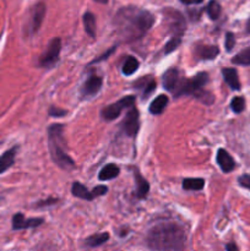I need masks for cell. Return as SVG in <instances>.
I'll list each match as a JSON object with an SVG mask.
<instances>
[{
	"instance_id": "8d00e7d4",
	"label": "cell",
	"mask_w": 250,
	"mask_h": 251,
	"mask_svg": "<svg viewBox=\"0 0 250 251\" xmlns=\"http://www.w3.org/2000/svg\"><path fill=\"white\" fill-rule=\"evenodd\" d=\"M247 29H248V32H249V33H250V20H249V21H248V25H247Z\"/></svg>"
},
{
	"instance_id": "9a60e30c",
	"label": "cell",
	"mask_w": 250,
	"mask_h": 251,
	"mask_svg": "<svg viewBox=\"0 0 250 251\" xmlns=\"http://www.w3.org/2000/svg\"><path fill=\"white\" fill-rule=\"evenodd\" d=\"M135 87L140 88V90L142 91V97L147 98L154 90H156L157 83L154 78L149 76V77H142L141 80L137 81V82L135 83Z\"/></svg>"
},
{
	"instance_id": "8fae6325",
	"label": "cell",
	"mask_w": 250,
	"mask_h": 251,
	"mask_svg": "<svg viewBox=\"0 0 250 251\" xmlns=\"http://www.w3.org/2000/svg\"><path fill=\"white\" fill-rule=\"evenodd\" d=\"M43 223L42 218H25L22 213H17L12 218V228L15 230L27 229V228H34L38 227Z\"/></svg>"
},
{
	"instance_id": "6da1fadb",
	"label": "cell",
	"mask_w": 250,
	"mask_h": 251,
	"mask_svg": "<svg viewBox=\"0 0 250 251\" xmlns=\"http://www.w3.org/2000/svg\"><path fill=\"white\" fill-rule=\"evenodd\" d=\"M153 25V16L149 11L136 6H125L117 12L114 26L118 33L126 42L137 41L149 32Z\"/></svg>"
},
{
	"instance_id": "ac0fdd59",
	"label": "cell",
	"mask_w": 250,
	"mask_h": 251,
	"mask_svg": "<svg viewBox=\"0 0 250 251\" xmlns=\"http://www.w3.org/2000/svg\"><path fill=\"white\" fill-rule=\"evenodd\" d=\"M167 104H168V97L166 95H159L150 104V112L154 115L161 114L164 110V108L167 107Z\"/></svg>"
},
{
	"instance_id": "f1b7e54d",
	"label": "cell",
	"mask_w": 250,
	"mask_h": 251,
	"mask_svg": "<svg viewBox=\"0 0 250 251\" xmlns=\"http://www.w3.org/2000/svg\"><path fill=\"white\" fill-rule=\"evenodd\" d=\"M181 43V38L179 36H174L173 38L171 39V41L168 42V43L166 44V48H164V53L168 54L171 53V51L175 50L176 48L179 47V44Z\"/></svg>"
},
{
	"instance_id": "2e32d148",
	"label": "cell",
	"mask_w": 250,
	"mask_h": 251,
	"mask_svg": "<svg viewBox=\"0 0 250 251\" xmlns=\"http://www.w3.org/2000/svg\"><path fill=\"white\" fill-rule=\"evenodd\" d=\"M222 75L223 78H225V82L229 85V87L232 90H240V82H239V77H238V73L235 69L232 68H225L222 70Z\"/></svg>"
},
{
	"instance_id": "9c48e42d",
	"label": "cell",
	"mask_w": 250,
	"mask_h": 251,
	"mask_svg": "<svg viewBox=\"0 0 250 251\" xmlns=\"http://www.w3.org/2000/svg\"><path fill=\"white\" fill-rule=\"evenodd\" d=\"M123 129H124L125 134L129 135V136H136L137 131L140 129V115L139 110L136 108H131L127 112L126 117L123 122Z\"/></svg>"
},
{
	"instance_id": "4dcf8cb0",
	"label": "cell",
	"mask_w": 250,
	"mask_h": 251,
	"mask_svg": "<svg viewBox=\"0 0 250 251\" xmlns=\"http://www.w3.org/2000/svg\"><path fill=\"white\" fill-rule=\"evenodd\" d=\"M65 114L66 110L64 109H59V108L55 107H50V109H49V115H50V117H64Z\"/></svg>"
},
{
	"instance_id": "4fadbf2b",
	"label": "cell",
	"mask_w": 250,
	"mask_h": 251,
	"mask_svg": "<svg viewBox=\"0 0 250 251\" xmlns=\"http://www.w3.org/2000/svg\"><path fill=\"white\" fill-rule=\"evenodd\" d=\"M216 159H217V163L218 166H220V168L222 169L225 173H230V172L235 168L234 159H233V157L230 156L225 150L223 149L218 150Z\"/></svg>"
},
{
	"instance_id": "484cf974",
	"label": "cell",
	"mask_w": 250,
	"mask_h": 251,
	"mask_svg": "<svg viewBox=\"0 0 250 251\" xmlns=\"http://www.w3.org/2000/svg\"><path fill=\"white\" fill-rule=\"evenodd\" d=\"M232 63L237 64V65L250 66V47L249 48L243 49L242 51H239V53L232 59Z\"/></svg>"
},
{
	"instance_id": "603a6c76",
	"label": "cell",
	"mask_w": 250,
	"mask_h": 251,
	"mask_svg": "<svg viewBox=\"0 0 250 251\" xmlns=\"http://www.w3.org/2000/svg\"><path fill=\"white\" fill-rule=\"evenodd\" d=\"M205 186V180L200 178H188L183 180V189L185 190L198 191Z\"/></svg>"
},
{
	"instance_id": "d6a6232c",
	"label": "cell",
	"mask_w": 250,
	"mask_h": 251,
	"mask_svg": "<svg viewBox=\"0 0 250 251\" xmlns=\"http://www.w3.org/2000/svg\"><path fill=\"white\" fill-rule=\"evenodd\" d=\"M180 1L185 5H191V4H200V2H202L203 0H180Z\"/></svg>"
},
{
	"instance_id": "f546056e",
	"label": "cell",
	"mask_w": 250,
	"mask_h": 251,
	"mask_svg": "<svg viewBox=\"0 0 250 251\" xmlns=\"http://www.w3.org/2000/svg\"><path fill=\"white\" fill-rule=\"evenodd\" d=\"M234 44H235L234 34L228 32V33L225 34V49H227L228 51H230L233 49V47H234Z\"/></svg>"
},
{
	"instance_id": "5bb4252c",
	"label": "cell",
	"mask_w": 250,
	"mask_h": 251,
	"mask_svg": "<svg viewBox=\"0 0 250 251\" xmlns=\"http://www.w3.org/2000/svg\"><path fill=\"white\" fill-rule=\"evenodd\" d=\"M220 53V49L216 46H198L195 48V58L200 60H211L215 59Z\"/></svg>"
},
{
	"instance_id": "ba28073f",
	"label": "cell",
	"mask_w": 250,
	"mask_h": 251,
	"mask_svg": "<svg viewBox=\"0 0 250 251\" xmlns=\"http://www.w3.org/2000/svg\"><path fill=\"white\" fill-rule=\"evenodd\" d=\"M44 15H46V5L43 2H38L37 5H34L33 9L31 10V14H29V20L27 21L26 25V33L27 34H33L41 27L42 22H43Z\"/></svg>"
},
{
	"instance_id": "7c38bea8",
	"label": "cell",
	"mask_w": 250,
	"mask_h": 251,
	"mask_svg": "<svg viewBox=\"0 0 250 251\" xmlns=\"http://www.w3.org/2000/svg\"><path fill=\"white\" fill-rule=\"evenodd\" d=\"M100 87H102V78L93 75L91 77H88L83 82V85L81 86V95H82L83 98L92 97V96L97 95Z\"/></svg>"
},
{
	"instance_id": "277c9868",
	"label": "cell",
	"mask_w": 250,
	"mask_h": 251,
	"mask_svg": "<svg viewBox=\"0 0 250 251\" xmlns=\"http://www.w3.org/2000/svg\"><path fill=\"white\" fill-rule=\"evenodd\" d=\"M208 81V75L206 73H199L191 78H184L183 85H181L180 90L175 95V97H180V96H190L196 95L203 85H206Z\"/></svg>"
},
{
	"instance_id": "e575fe53",
	"label": "cell",
	"mask_w": 250,
	"mask_h": 251,
	"mask_svg": "<svg viewBox=\"0 0 250 251\" xmlns=\"http://www.w3.org/2000/svg\"><path fill=\"white\" fill-rule=\"evenodd\" d=\"M225 250H228V251H229V250H238V247H237V245H234V244H233V243H232V244L225 245Z\"/></svg>"
},
{
	"instance_id": "e0dca14e",
	"label": "cell",
	"mask_w": 250,
	"mask_h": 251,
	"mask_svg": "<svg viewBox=\"0 0 250 251\" xmlns=\"http://www.w3.org/2000/svg\"><path fill=\"white\" fill-rule=\"evenodd\" d=\"M16 151L17 147H12V149L4 152L2 156H0V174L4 173L5 171H7L14 164L15 157H16Z\"/></svg>"
},
{
	"instance_id": "44dd1931",
	"label": "cell",
	"mask_w": 250,
	"mask_h": 251,
	"mask_svg": "<svg viewBox=\"0 0 250 251\" xmlns=\"http://www.w3.org/2000/svg\"><path fill=\"white\" fill-rule=\"evenodd\" d=\"M135 179H136V196L139 199H145L147 196V194H149V190H150V185L149 183H147L146 179L144 178V176H140L139 173L135 174Z\"/></svg>"
},
{
	"instance_id": "ffe728a7",
	"label": "cell",
	"mask_w": 250,
	"mask_h": 251,
	"mask_svg": "<svg viewBox=\"0 0 250 251\" xmlns=\"http://www.w3.org/2000/svg\"><path fill=\"white\" fill-rule=\"evenodd\" d=\"M119 167L115 166V164H108L104 168H102V171L100 172V180H110V179H114L119 176Z\"/></svg>"
},
{
	"instance_id": "52a82bcc",
	"label": "cell",
	"mask_w": 250,
	"mask_h": 251,
	"mask_svg": "<svg viewBox=\"0 0 250 251\" xmlns=\"http://www.w3.org/2000/svg\"><path fill=\"white\" fill-rule=\"evenodd\" d=\"M184 75L181 71L176 68H172L167 70L163 75V86L167 91L174 93V96L180 90L184 81Z\"/></svg>"
},
{
	"instance_id": "1f68e13d",
	"label": "cell",
	"mask_w": 250,
	"mask_h": 251,
	"mask_svg": "<svg viewBox=\"0 0 250 251\" xmlns=\"http://www.w3.org/2000/svg\"><path fill=\"white\" fill-rule=\"evenodd\" d=\"M238 181H239L240 185L244 186V188L249 189V190H250V176H239Z\"/></svg>"
},
{
	"instance_id": "83f0119b",
	"label": "cell",
	"mask_w": 250,
	"mask_h": 251,
	"mask_svg": "<svg viewBox=\"0 0 250 251\" xmlns=\"http://www.w3.org/2000/svg\"><path fill=\"white\" fill-rule=\"evenodd\" d=\"M230 108H232L233 112L239 114L245 109V100L243 97L233 98L232 102H230Z\"/></svg>"
},
{
	"instance_id": "4316f807",
	"label": "cell",
	"mask_w": 250,
	"mask_h": 251,
	"mask_svg": "<svg viewBox=\"0 0 250 251\" xmlns=\"http://www.w3.org/2000/svg\"><path fill=\"white\" fill-rule=\"evenodd\" d=\"M206 11H207L208 16L212 20H217L221 15V5L217 0H211L208 2L207 7H206Z\"/></svg>"
},
{
	"instance_id": "3957f363",
	"label": "cell",
	"mask_w": 250,
	"mask_h": 251,
	"mask_svg": "<svg viewBox=\"0 0 250 251\" xmlns=\"http://www.w3.org/2000/svg\"><path fill=\"white\" fill-rule=\"evenodd\" d=\"M64 126L61 124H53L48 127V147L51 159L59 168L64 171H71L75 168V163L69 157L65 150L64 139Z\"/></svg>"
},
{
	"instance_id": "30bf717a",
	"label": "cell",
	"mask_w": 250,
	"mask_h": 251,
	"mask_svg": "<svg viewBox=\"0 0 250 251\" xmlns=\"http://www.w3.org/2000/svg\"><path fill=\"white\" fill-rule=\"evenodd\" d=\"M167 12V16H168V26L171 32H173L174 36L180 37L183 34V32L185 31V21H184V17L181 16L180 12L175 11V10H169L171 14Z\"/></svg>"
},
{
	"instance_id": "8992f818",
	"label": "cell",
	"mask_w": 250,
	"mask_h": 251,
	"mask_svg": "<svg viewBox=\"0 0 250 251\" xmlns=\"http://www.w3.org/2000/svg\"><path fill=\"white\" fill-rule=\"evenodd\" d=\"M61 49V41L60 38H53L48 44L47 50L42 54L39 58V66L42 68H50L54 64L58 61L59 54H60Z\"/></svg>"
},
{
	"instance_id": "5b68a950",
	"label": "cell",
	"mask_w": 250,
	"mask_h": 251,
	"mask_svg": "<svg viewBox=\"0 0 250 251\" xmlns=\"http://www.w3.org/2000/svg\"><path fill=\"white\" fill-rule=\"evenodd\" d=\"M135 103V97L134 96H127V97L122 98L118 102L112 103L108 107L103 108L100 115L104 120H114L115 118H118L120 115V113L125 109V108L132 107V104Z\"/></svg>"
},
{
	"instance_id": "d6986e66",
	"label": "cell",
	"mask_w": 250,
	"mask_h": 251,
	"mask_svg": "<svg viewBox=\"0 0 250 251\" xmlns=\"http://www.w3.org/2000/svg\"><path fill=\"white\" fill-rule=\"evenodd\" d=\"M71 193H73L74 196H76V198H78V199H82V200L91 201L95 199L92 191H88L87 189H86L82 184L78 183V181H75V183L73 184Z\"/></svg>"
},
{
	"instance_id": "d4e9b609",
	"label": "cell",
	"mask_w": 250,
	"mask_h": 251,
	"mask_svg": "<svg viewBox=\"0 0 250 251\" xmlns=\"http://www.w3.org/2000/svg\"><path fill=\"white\" fill-rule=\"evenodd\" d=\"M137 69H139V61H137V59L134 58V56H127L126 60L124 61V65H123L122 71L124 75L130 76L132 75Z\"/></svg>"
},
{
	"instance_id": "836d02e7",
	"label": "cell",
	"mask_w": 250,
	"mask_h": 251,
	"mask_svg": "<svg viewBox=\"0 0 250 251\" xmlns=\"http://www.w3.org/2000/svg\"><path fill=\"white\" fill-rule=\"evenodd\" d=\"M55 202H56L55 199H49V200L47 201H42V202L38 203L37 206H46V205H49V203H55Z\"/></svg>"
},
{
	"instance_id": "cb8c5ba5",
	"label": "cell",
	"mask_w": 250,
	"mask_h": 251,
	"mask_svg": "<svg viewBox=\"0 0 250 251\" xmlns=\"http://www.w3.org/2000/svg\"><path fill=\"white\" fill-rule=\"evenodd\" d=\"M108 239H109V234H108V233H100V234H96V235H92V237H88L87 239L85 240V244L90 248H96L104 244Z\"/></svg>"
},
{
	"instance_id": "d590c367",
	"label": "cell",
	"mask_w": 250,
	"mask_h": 251,
	"mask_svg": "<svg viewBox=\"0 0 250 251\" xmlns=\"http://www.w3.org/2000/svg\"><path fill=\"white\" fill-rule=\"evenodd\" d=\"M95 1L100 2V4H107V2H108V0H95Z\"/></svg>"
},
{
	"instance_id": "7a4b0ae2",
	"label": "cell",
	"mask_w": 250,
	"mask_h": 251,
	"mask_svg": "<svg viewBox=\"0 0 250 251\" xmlns=\"http://www.w3.org/2000/svg\"><path fill=\"white\" fill-rule=\"evenodd\" d=\"M146 240L152 250H180L185 247L186 235L175 223H161L150 230Z\"/></svg>"
},
{
	"instance_id": "7402d4cb",
	"label": "cell",
	"mask_w": 250,
	"mask_h": 251,
	"mask_svg": "<svg viewBox=\"0 0 250 251\" xmlns=\"http://www.w3.org/2000/svg\"><path fill=\"white\" fill-rule=\"evenodd\" d=\"M83 25H85V29L88 33V36L95 38L96 37V19L95 15L92 12H86L83 15Z\"/></svg>"
}]
</instances>
